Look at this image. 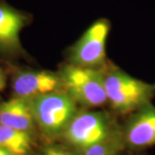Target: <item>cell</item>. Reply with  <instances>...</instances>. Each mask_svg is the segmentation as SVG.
Segmentation results:
<instances>
[{
	"instance_id": "5bb4252c",
	"label": "cell",
	"mask_w": 155,
	"mask_h": 155,
	"mask_svg": "<svg viewBox=\"0 0 155 155\" xmlns=\"http://www.w3.org/2000/svg\"><path fill=\"white\" fill-rule=\"evenodd\" d=\"M0 155H12V154H11V153H9L7 150L0 147Z\"/></svg>"
},
{
	"instance_id": "52a82bcc",
	"label": "cell",
	"mask_w": 155,
	"mask_h": 155,
	"mask_svg": "<svg viewBox=\"0 0 155 155\" xmlns=\"http://www.w3.org/2000/svg\"><path fill=\"white\" fill-rule=\"evenodd\" d=\"M61 90L59 73L48 71H26L18 73L13 80L16 97L31 100L41 95Z\"/></svg>"
},
{
	"instance_id": "ba28073f",
	"label": "cell",
	"mask_w": 155,
	"mask_h": 155,
	"mask_svg": "<svg viewBox=\"0 0 155 155\" xmlns=\"http://www.w3.org/2000/svg\"><path fill=\"white\" fill-rule=\"evenodd\" d=\"M28 21L27 14L0 1V50L15 52L21 48L20 35Z\"/></svg>"
},
{
	"instance_id": "7c38bea8",
	"label": "cell",
	"mask_w": 155,
	"mask_h": 155,
	"mask_svg": "<svg viewBox=\"0 0 155 155\" xmlns=\"http://www.w3.org/2000/svg\"><path fill=\"white\" fill-rule=\"evenodd\" d=\"M43 155H72L66 150L59 147H49L45 150Z\"/></svg>"
},
{
	"instance_id": "277c9868",
	"label": "cell",
	"mask_w": 155,
	"mask_h": 155,
	"mask_svg": "<svg viewBox=\"0 0 155 155\" xmlns=\"http://www.w3.org/2000/svg\"><path fill=\"white\" fill-rule=\"evenodd\" d=\"M110 22L100 18L89 27L69 51L70 64L89 68H101L106 60V41Z\"/></svg>"
},
{
	"instance_id": "6da1fadb",
	"label": "cell",
	"mask_w": 155,
	"mask_h": 155,
	"mask_svg": "<svg viewBox=\"0 0 155 155\" xmlns=\"http://www.w3.org/2000/svg\"><path fill=\"white\" fill-rule=\"evenodd\" d=\"M104 73L107 100L113 110L119 114L133 113L151 104L155 95V85L116 67H111Z\"/></svg>"
},
{
	"instance_id": "8992f818",
	"label": "cell",
	"mask_w": 155,
	"mask_h": 155,
	"mask_svg": "<svg viewBox=\"0 0 155 155\" xmlns=\"http://www.w3.org/2000/svg\"><path fill=\"white\" fill-rule=\"evenodd\" d=\"M124 138L133 149H143L155 145V106L151 104L132 113L127 120Z\"/></svg>"
},
{
	"instance_id": "7a4b0ae2",
	"label": "cell",
	"mask_w": 155,
	"mask_h": 155,
	"mask_svg": "<svg viewBox=\"0 0 155 155\" xmlns=\"http://www.w3.org/2000/svg\"><path fill=\"white\" fill-rule=\"evenodd\" d=\"M61 90L78 105L92 109L108 103L104 73L101 68H89L68 64L59 72Z\"/></svg>"
},
{
	"instance_id": "4fadbf2b",
	"label": "cell",
	"mask_w": 155,
	"mask_h": 155,
	"mask_svg": "<svg viewBox=\"0 0 155 155\" xmlns=\"http://www.w3.org/2000/svg\"><path fill=\"white\" fill-rule=\"evenodd\" d=\"M5 75L4 72L0 69V91H2L3 89L5 88Z\"/></svg>"
},
{
	"instance_id": "9c48e42d",
	"label": "cell",
	"mask_w": 155,
	"mask_h": 155,
	"mask_svg": "<svg viewBox=\"0 0 155 155\" xmlns=\"http://www.w3.org/2000/svg\"><path fill=\"white\" fill-rule=\"evenodd\" d=\"M0 124L17 130L29 132L36 124L30 101L15 97L1 103Z\"/></svg>"
},
{
	"instance_id": "5b68a950",
	"label": "cell",
	"mask_w": 155,
	"mask_h": 155,
	"mask_svg": "<svg viewBox=\"0 0 155 155\" xmlns=\"http://www.w3.org/2000/svg\"><path fill=\"white\" fill-rule=\"evenodd\" d=\"M111 124L102 111H78L69 123L64 136L73 147L84 150L110 139Z\"/></svg>"
},
{
	"instance_id": "30bf717a",
	"label": "cell",
	"mask_w": 155,
	"mask_h": 155,
	"mask_svg": "<svg viewBox=\"0 0 155 155\" xmlns=\"http://www.w3.org/2000/svg\"><path fill=\"white\" fill-rule=\"evenodd\" d=\"M29 132L17 130L0 124V147L12 155H26L31 149Z\"/></svg>"
},
{
	"instance_id": "8fae6325",
	"label": "cell",
	"mask_w": 155,
	"mask_h": 155,
	"mask_svg": "<svg viewBox=\"0 0 155 155\" xmlns=\"http://www.w3.org/2000/svg\"><path fill=\"white\" fill-rule=\"evenodd\" d=\"M80 155H115V149L110 145L109 140H107L99 144L82 150Z\"/></svg>"
},
{
	"instance_id": "3957f363",
	"label": "cell",
	"mask_w": 155,
	"mask_h": 155,
	"mask_svg": "<svg viewBox=\"0 0 155 155\" xmlns=\"http://www.w3.org/2000/svg\"><path fill=\"white\" fill-rule=\"evenodd\" d=\"M35 123L48 135L64 133L77 115L78 104L62 90L29 100Z\"/></svg>"
}]
</instances>
